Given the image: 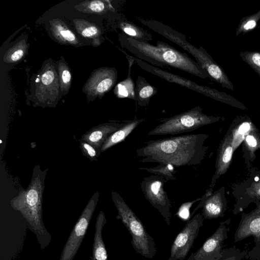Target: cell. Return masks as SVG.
Masks as SVG:
<instances>
[{
	"label": "cell",
	"mask_w": 260,
	"mask_h": 260,
	"mask_svg": "<svg viewBox=\"0 0 260 260\" xmlns=\"http://www.w3.org/2000/svg\"><path fill=\"white\" fill-rule=\"evenodd\" d=\"M209 135L188 134L150 140L136 150L141 162L170 164L176 167L196 166L205 158L208 146L205 143Z\"/></svg>",
	"instance_id": "cell-1"
},
{
	"label": "cell",
	"mask_w": 260,
	"mask_h": 260,
	"mask_svg": "<svg viewBox=\"0 0 260 260\" xmlns=\"http://www.w3.org/2000/svg\"><path fill=\"white\" fill-rule=\"evenodd\" d=\"M47 171V169L42 170L40 165H36L28 187L20 191L10 202L11 207L26 220L28 228L36 235L43 251L52 239L43 221V194Z\"/></svg>",
	"instance_id": "cell-2"
},
{
	"label": "cell",
	"mask_w": 260,
	"mask_h": 260,
	"mask_svg": "<svg viewBox=\"0 0 260 260\" xmlns=\"http://www.w3.org/2000/svg\"><path fill=\"white\" fill-rule=\"evenodd\" d=\"M121 46L141 60L152 64L166 65L205 79L209 76L197 61L168 44L157 41L156 45L141 42L125 35H120Z\"/></svg>",
	"instance_id": "cell-3"
},
{
	"label": "cell",
	"mask_w": 260,
	"mask_h": 260,
	"mask_svg": "<svg viewBox=\"0 0 260 260\" xmlns=\"http://www.w3.org/2000/svg\"><path fill=\"white\" fill-rule=\"evenodd\" d=\"M111 198L117 210L116 218L122 221L131 234L134 250L145 257L153 258L156 253L155 244L141 220L117 192L112 190Z\"/></svg>",
	"instance_id": "cell-4"
},
{
	"label": "cell",
	"mask_w": 260,
	"mask_h": 260,
	"mask_svg": "<svg viewBox=\"0 0 260 260\" xmlns=\"http://www.w3.org/2000/svg\"><path fill=\"white\" fill-rule=\"evenodd\" d=\"M219 116L208 115L200 106L182 113L159 120L160 123L148 133L149 136L177 135L191 132L201 127L218 122Z\"/></svg>",
	"instance_id": "cell-5"
},
{
	"label": "cell",
	"mask_w": 260,
	"mask_h": 260,
	"mask_svg": "<svg viewBox=\"0 0 260 260\" xmlns=\"http://www.w3.org/2000/svg\"><path fill=\"white\" fill-rule=\"evenodd\" d=\"M56 63L45 61L31 85L32 101L37 106L53 107L61 98Z\"/></svg>",
	"instance_id": "cell-6"
},
{
	"label": "cell",
	"mask_w": 260,
	"mask_h": 260,
	"mask_svg": "<svg viewBox=\"0 0 260 260\" xmlns=\"http://www.w3.org/2000/svg\"><path fill=\"white\" fill-rule=\"evenodd\" d=\"M132 57L134 61L136 62L141 69L153 75H156L168 82L185 87L189 89L194 90L235 108L243 110H248L244 104L229 94L223 92H220L215 89L200 85L191 80H187L173 73H171L161 69L151 66L137 57Z\"/></svg>",
	"instance_id": "cell-7"
},
{
	"label": "cell",
	"mask_w": 260,
	"mask_h": 260,
	"mask_svg": "<svg viewBox=\"0 0 260 260\" xmlns=\"http://www.w3.org/2000/svg\"><path fill=\"white\" fill-rule=\"evenodd\" d=\"M100 196L96 191L91 197L75 224L60 254L59 260H73L86 235Z\"/></svg>",
	"instance_id": "cell-8"
},
{
	"label": "cell",
	"mask_w": 260,
	"mask_h": 260,
	"mask_svg": "<svg viewBox=\"0 0 260 260\" xmlns=\"http://www.w3.org/2000/svg\"><path fill=\"white\" fill-rule=\"evenodd\" d=\"M248 177L231 186V194L235 199L233 214L237 215L252 203L260 201V170L249 168Z\"/></svg>",
	"instance_id": "cell-9"
},
{
	"label": "cell",
	"mask_w": 260,
	"mask_h": 260,
	"mask_svg": "<svg viewBox=\"0 0 260 260\" xmlns=\"http://www.w3.org/2000/svg\"><path fill=\"white\" fill-rule=\"evenodd\" d=\"M168 181L153 175L143 178L140 186L145 198L162 215L168 225L171 223V202L164 186Z\"/></svg>",
	"instance_id": "cell-10"
},
{
	"label": "cell",
	"mask_w": 260,
	"mask_h": 260,
	"mask_svg": "<svg viewBox=\"0 0 260 260\" xmlns=\"http://www.w3.org/2000/svg\"><path fill=\"white\" fill-rule=\"evenodd\" d=\"M203 220L202 214L199 213L186 222L173 241L170 257L167 260H184L185 258L203 225Z\"/></svg>",
	"instance_id": "cell-11"
},
{
	"label": "cell",
	"mask_w": 260,
	"mask_h": 260,
	"mask_svg": "<svg viewBox=\"0 0 260 260\" xmlns=\"http://www.w3.org/2000/svg\"><path fill=\"white\" fill-rule=\"evenodd\" d=\"M117 79L115 68L102 67L94 70L85 84L82 91L88 101L101 99L115 85Z\"/></svg>",
	"instance_id": "cell-12"
},
{
	"label": "cell",
	"mask_w": 260,
	"mask_h": 260,
	"mask_svg": "<svg viewBox=\"0 0 260 260\" xmlns=\"http://www.w3.org/2000/svg\"><path fill=\"white\" fill-rule=\"evenodd\" d=\"M231 220L220 222L214 233L208 237L201 247L190 254L187 260H215L221 254L224 241L228 238Z\"/></svg>",
	"instance_id": "cell-13"
},
{
	"label": "cell",
	"mask_w": 260,
	"mask_h": 260,
	"mask_svg": "<svg viewBox=\"0 0 260 260\" xmlns=\"http://www.w3.org/2000/svg\"><path fill=\"white\" fill-rule=\"evenodd\" d=\"M225 189L222 186L210 194L205 192L201 198L198 205L191 212V217L201 208H202L201 214L204 220L223 217L228 208Z\"/></svg>",
	"instance_id": "cell-14"
},
{
	"label": "cell",
	"mask_w": 260,
	"mask_h": 260,
	"mask_svg": "<svg viewBox=\"0 0 260 260\" xmlns=\"http://www.w3.org/2000/svg\"><path fill=\"white\" fill-rule=\"evenodd\" d=\"M256 207L250 212L241 214V220L235 232V242L252 236L255 245L260 244V201L254 203Z\"/></svg>",
	"instance_id": "cell-15"
},
{
	"label": "cell",
	"mask_w": 260,
	"mask_h": 260,
	"mask_svg": "<svg viewBox=\"0 0 260 260\" xmlns=\"http://www.w3.org/2000/svg\"><path fill=\"white\" fill-rule=\"evenodd\" d=\"M234 152L232 135L229 129L219 145L215 162V171L206 192L209 194L213 192V188L217 180L228 170L232 162Z\"/></svg>",
	"instance_id": "cell-16"
},
{
	"label": "cell",
	"mask_w": 260,
	"mask_h": 260,
	"mask_svg": "<svg viewBox=\"0 0 260 260\" xmlns=\"http://www.w3.org/2000/svg\"><path fill=\"white\" fill-rule=\"evenodd\" d=\"M124 124L125 121L123 123L111 122L100 124L82 135L81 139L87 142L101 152V148L107 139Z\"/></svg>",
	"instance_id": "cell-17"
},
{
	"label": "cell",
	"mask_w": 260,
	"mask_h": 260,
	"mask_svg": "<svg viewBox=\"0 0 260 260\" xmlns=\"http://www.w3.org/2000/svg\"><path fill=\"white\" fill-rule=\"evenodd\" d=\"M49 24L50 31L58 42L75 47L85 45V43L81 42L74 32L61 20L53 19L49 21Z\"/></svg>",
	"instance_id": "cell-18"
},
{
	"label": "cell",
	"mask_w": 260,
	"mask_h": 260,
	"mask_svg": "<svg viewBox=\"0 0 260 260\" xmlns=\"http://www.w3.org/2000/svg\"><path fill=\"white\" fill-rule=\"evenodd\" d=\"M106 221L104 211L101 210L96 219L92 252L89 260H108V255L102 236V231Z\"/></svg>",
	"instance_id": "cell-19"
},
{
	"label": "cell",
	"mask_w": 260,
	"mask_h": 260,
	"mask_svg": "<svg viewBox=\"0 0 260 260\" xmlns=\"http://www.w3.org/2000/svg\"><path fill=\"white\" fill-rule=\"evenodd\" d=\"M144 121V119L142 118L125 121V124L123 126L114 132L107 139L101 148V152H103L124 141Z\"/></svg>",
	"instance_id": "cell-20"
},
{
	"label": "cell",
	"mask_w": 260,
	"mask_h": 260,
	"mask_svg": "<svg viewBox=\"0 0 260 260\" xmlns=\"http://www.w3.org/2000/svg\"><path fill=\"white\" fill-rule=\"evenodd\" d=\"M254 126L248 116H240L234 119L229 128L232 138L234 151L244 141L245 136Z\"/></svg>",
	"instance_id": "cell-21"
},
{
	"label": "cell",
	"mask_w": 260,
	"mask_h": 260,
	"mask_svg": "<svg viewBox=\"0 0 260 260\" xmlns=\"http://www.w3.org/2000/svg\"><path fill=\"white\" fill-rule=\"evenodd\" d=\"M77 32L82 37L91 40L92 45L99 46L104 40L100 28L94 24L83 19L73 20Z\"/></svg>",
	"instance_id": "cell-22"
},
{
	"label": "cell",
	"mask_w": 260,
	"mask_h": 260,
	"mask_svg": "<svg viewBox=\"0 0 260 260\" xmlns=\"http://www.w3.org/2000/svg\"><path fill=\"white\" fill-rule=\"evenodd\" d=\"M125 54L128 60V75L126 79L115 86L114 93L118 98H128L136 101V84L131 76V68L135 61L132 56Z\"/></svg>",
	"instance_id": "cell-23"
},
{
	"label": "cell",
	"mask_w": 260,
	"mask_h": 260,
	"mask_svg": "<svg viewBox=\"0 0 260 260\" xmlns=\"http://www.w3.org/2000/svg\"><path fill=\"white\" fill-rule=\"evenodd\" d=\"M258 131L254 126L245 136L243 146V157L245 163L250 166L251 162L254 160L256 155L255 153L260 149V138L258 135Z\"/></svg>",
	"instance_id": "cell-24"
},
{
	"label": "cell",
	"mask_w": 260,
	"mask_h": 260,
	"mask_svg": "<svg viewBox=\"0 0 260 260\" xmlns=\"http://www.w3.org/2000/svg\"><path fill=\"white\" fill-rule=\"evenodd\" d=\"M157 92V89L150 84L146 79L139 75L136 83V101L140 106H147L151 98Z\"/></svg>",
	"instance_id": "cell-25"
},
{
	"label": "cell",
	"mask_w": 260,
	"mask_h": 260,
	"mask_svg": "<svg viewBox=\"0 0 260 260\" xmlns=\"http://www.w3.org/2000/svg\"><path fill=\"white\" fill-rule=\"evenodd\" d=\"M77 10L86 13L104 14L113 8L108 1H85L74 6Z\"/></svg>",
	"instance_id": "cell-26"
},
{
	"label": "cell",
	"mask_w": 260,
	"mask_h": 260,
	"mask_svg": "<svg viewBox=\"0 0 260 260\" xmlns=\"http://www.w3.org/2000/svg\"><path fill=\"white\" fill-rule=\"evenodd\" d=\"M118 26L124 34L138 41L148 43L152 39V35L147 30L127 20H120Z\"/></svg>",
	"instance_id": "cell-27"
},
{
	"label": "cell",
	"mask_w": 260,
	"mask_h": 260,
	"mask_svg": "<svg viewBox=\"0 0 260 260\" xmlns=\"http://www.w3.org/2000/svg\"><path fill=\"white\" fill-rule=\"evenodd\" d=\"M61 96L67 94L70 89L72 75L68 64L63 57L56 62Z\"/></svg>",
	"instance_id": "cell-28"
},
{
	"label": "cell",
	"mask_w": 260,
	"mask_h": 260,
	"mask_svg": "<svg viewBox=\"0 0 260 260\" xmlns=\"http://www.w3.org/2000/svg\"><path fill=\"white\" fill-rule=\"evenodd\" d=\"M29 44L24 38L10 48L5 53L3 61L7 63H15L20 61L26 55Z\"/></svg>",
	"instance_id": "cell-29"
},
{
	"label": "cell",
	"mask_w": 260,
	"mask_h": 260,
	"mask_svg": "<svg viewBox=\"0 0 260 260\" xmlns=\"http://www.w3.org/2000/svg\"><path fill=\"white\" fill-rule=\"evenodd\" d=\"M138 170H143L150 173L165 178L167 181L176 180L175 174L176 173L174 166L170 164H159L158 166L153 168H139Z\"/></svg>",
	"instance_id": "cell-30"
},
{
	"label": "cell",
	"mask_w": 260,
	"mask_h": 260,
	"mask_svg": "<svg viewBox=\"0 0 260 260\" xmlns=\"http://www.w3.org/2000/svg\"><path fill=\"white\" fill-rule=\"evenodd\" d=\"M260 20V11L253 15L243 18L240 21L236 35L245 33L255 27L257 22Z\"/></svg>",
	"instance_id": "cell-31"
},
{
	"label": "cell",
	"mask_w": 260,
	"mask_h": 260,
	"mask_svg": "<svg viewBox=\"0 0 260 260\" xmlns=\"http://www.w3.org/2000/svg\"><path fill=\"white\" fill-rule=\"evenodd\" d=\"M248 250H241L235 247L223 249L221 254L215 260H242L245 258Z\"/></svg>",
	"instance_id": "cell-32"
},
{
	"label": "cell",
	"mask_w": 260,
	"mask_h": 260,
	"mask_svg": "<svg viewBox=\"0 0 260 260\" xmlns=\"http://www.w3.org/2000/svg\"><path fill=\"white\" fill-rule=\"evenodd\" d=\"M240 56L260 77V53L256 51L241 52Z\"/></svg>",
	"instance_id": "cell-33"
},
{
	"label": "cell",
	"mask_w": 260,
	"mask_h": 260,
	"mask_svg": "<svg viewBox=\"0 0 260 260\" xmlns=\"http://www.w3.org/2000/svg\"><path fill=\"white\" fill-rule=\"evenodd\" d=\"M80 147L83 155L91 161H97L101 152L87 142L80 139Z\"/></svg>",
	"instance_id": "cell-34"
},
{
	"label": "cell",
	"mask_w": 260,
	"mask_h": 260,
	"mask_svg": "<svg viewBox=\"0 0 260 260\" xmlns=\"http://www.w3.org/2000/svg\"><path fill=\"white\" fill-rule=\"evenodd\" d=\"M201 198L197 199L192 201L183 203L179 207L176 215L182 220L188 221L191 217L190 209L192 205L197 201H200Z\"/></svg>",
	"instance_id": "cell-35"
},
{
	"label": "cell",
	"mask_w": 260,
	"mask_h": 260,
	"mask_svg": "<svg viewBox=\"0 0 260 260\" xmlns=\"http://www.w3.org/2000/svg\"><path fill=\"white\" fill-rule=\"evenodd\" d=\"M245 258L248 260H260V244L255 246L248 250Z\"/></svg>",
	"instance_id": "cell-36"
},
{
	"label": "cell",
	"mask_w": 260,
	"mask_h": 260,
	"mask_svg": "<svg viewBox=\"0 0 260 260\" xmlns=\"http://www.w3.org/2000/svg\"><path fill=\"white\" fill-rule=\"evenodd\" d=\"M258 135L259 137V138H260V132H258Z\"/></svg>",
	"instance_id": "cell-37"
}]
</instances>
